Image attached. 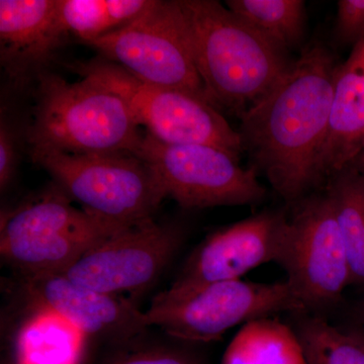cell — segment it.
<instances>
[{"mask_svg": "<svg viewBox=\"0 0 364 364\" xmlns=\"http://www.w3.org/2000/svg\"><path fill=\"white\" fill-rule=\"evenodd\" d=\"M336 69L324 45L309 46L267 97L240 117L243 149L287 203L322 186L318 159Z\"/></svg>", "mask_w": 364, "mask_h": 364, "instance_id": "1", "label": "cell"}, {"mask_svg": "<svg viewBox=\"0 0 364 364\" xmlns=\"http://www.w3.org/2000/svg\"><path fill=\"white\" fill-rule=\"evenodd\" d=\"M208 102L239 119L293 65L289 50L215 0H179Z\"/></svg>", "mask_w": 364, "mask_h": 364, "instance_id": "2", "label": "cell"}, {"mask_svg": "<svg viewBox=\"0 0 364 364\" xmlns=\"http://www.w3.org/2000/svg\"><path fill=\"white\" fill-rule=\"evenodd\" d=\"M37 81V105L26 134L30 147L72 154H136L143 136L121 95L90 78L68 82L44 72Z\"/></svg>", "mask_w": 364, "mask_h": 364, "instance_id": "3", "label": "cell"}, {"mask_svg": "<svg viewBox=\"0 0 364 364\" xmlns=\"http://www.w3.org/2000/svg\"><path fill=\"white\" fill-rule=\"evenodd\" d=\"M30 154L85 213L109 224L153 219L167 196L156 173L134 154H72L38 146Z\"/></svg>", "mask_w": 364, "mask_h": 364, "instance_id": "4", "label": "cell"}, {"mask_svg": "<svg viewBox=\"0 0 364 364\" xmlns=\"http://www.w3.org/2000/svg\"><path fill=\"white\" fill-rule=\"evenodd\" d=\"M73 69L82 78L92 79L121 95L139 127L159 142L213 146L237 158L243 152L239 132L205 98L148 85L105 59L76 64Z\"/></svg>", "mask_w": 364, "mask_h": 364, "instance_id": "5", "label": "cell"}, {"mask_svg": "<svg viewBox=\"0 0 364 364\" xmlns=\"http://www.w3.org/2000/svg\"><path fill=\"white\" fill-rule=\"evenodd\" d=\"M284 312H306L287 282L237 279L178 296L162 291L142 313V321L146 328L159 327L176 338L208 342L221 338L235 326Z\"/></svg>", "mask_w": 364, "mask_h": 364, "instance_id": "6", "label": "cell"}, {"mask_svg": "<svg viewBox=\"0 0 364 364\" xmlns=\"http://www.w3.org/2000/svg\"><path fill=\"white\" fill-rule=\"evenodd\" d=\"M85 45L143 82L208 100L179 0H152L135 21Z\"/></svg>", "mask_w": 364, "mask_h": 364, "instance_id": "7", "label": "cell"}, {"mask_svg": "<svg viewBox=\"0 0 364 364\" xmlns=\"http://www.w3.org/2000/svg\"><path fill=\"white\" fill-rule=\"evenodd\" d=\"M135 155L156 173L167 196L184 208L252 205L267 195L257 170L243 168L239 158L220 148L169 145L145 134Z\"/></svg>", "mask_w": 364, "mask_h": 364, "instance_id": "8", "label": "cell"}, {"mask_svg": "<svg viewBox=\"0 0 364 364\" xmlns=\"http://www.w3.org/2000/svg\"><path fill=\"white\" fill-rule=\"evenodd\" d=\"M294 205L277 263L306 311L327 308L338 301L351 282L334 208L326 193L308 196Z\"/></svg>", "mask_w": 364, "mask_h": 364, "instance_id": "9", "label": "cell"}, {"mask_svg": "<svg viewBox=\"0 0 364 364\" xmlns=\"http://www.w3.org/2000/svg\"><path fill=\"white\" fill-rule=\"evenodd\" d=\"M181 241L176 227L147 220L105 237L60 273L98 293L140 294L156 282Z\"/></svg>", "mask_w": 364, "mask_h": 364, "instance_id": "10", "label": "cell"}, {"mask_svg": "<svg viewBox=\"0 0 364 364\" xmlns=\"http://www.w3.org/2000/svg\"><path fill=\"white\" fill-rule=\"evenodd\" d=\"M287 225L284 213L262 212L210 234L163 293L178 296L208 284L241 279L254 268L279 262Z\"/></svg>", "mask_w": 364, "mask_h": 364, "instance_id": "11", "label": "cell"}, {"mask_svg": "<svg viewBox=\"0 0 364 364\" xmlns=\"http://www.w3.org/2000/svg\"><path fill=\"white\" fill-rule=\"evenodd\" d=\"M23 280L33 309L56 314L85 336L116 334L127 337L146 329L143 312L123 296L78 286L62 273L32 275Z\"/></svg>", "mask_w": 364, "mask_h": 364, "instance_id": "12", "label": "cell"}, {"mask_svg": "<svg viewBox=\"0 0 364 364\" xmlns=\"http://www.w3.org/2000/svg\"><path fill=\"white\" fill-rule=\"evenodd\" d=\"M68 37L57 0L0 1V61L18 85L37 80Z\"/></svg>", "mask_w": 364, "mask_h": 364, "instance_id": "13", "label": "cell"}, {"mask_svg": "<svg viewBox=\"0 0 364 364\" xmlns=\"http://www.w3.org/2000/svg\"><path fill=\"white\" fill-rule=\"evenodd\" d=\"M363 145L364 39L335 73L327 136L318 159L321 183L351 167Z\"/></svg>", "mask_w": 364, "mask_h": 364, "instance_id": "14", "label": "cell"}, {"mask_svg": "<svg viewBox=\"0 0 364 364\" xmlns=\"http://www.w3.org/2000/svg\"><path fill=\"white\" fill-rule=\"evenodd\" d=\"M122 228L78 210L56 186L2 215L0 240L65 233L109 235Z\"/></svg>", "mask_w": 364, "mask_h": 364, "instance_id": "15", "label": "cell"}, {"mask_svg": "<svg viewBox=\"0 0 364 364\" xmlns=\"http://www.w3.org/2000/svg\"><path fill=\"white\" fill-rule=\"evenodd\" d=\"M85 337L56 314L33 309L16 334L18 364H79Z\"/></svg>", "mask_w": 364, "mask_h": 364, "instance_id": "16", "label": "cell"}, {"mask_svg": "<svg viewBox=\"0 0 364 364\" xmlns=\"http://www.w3.org/2000/svg\"><path fill=\"white\" fill-rule=\"evenodd\" d=\"M109 235L65 233L1 240L0 252L23 277L60 273Z\"/></svg>", "mask_w": 364, "mask_h": 364, "instance_id": "17", "label": "cell"}, {"mask_svg": "<svg viewBox=\"0 0 364 364\" xmlns=\"http://www.w3.org/2000/svg\"><path fill=\"white\" fill-rule=\"evenodd\" d=\"M222 364H308L296 331L277 318H256L242 326Z\"/></svg>", "mask_w": 364, "mask_h": 364, "instance_id": "18", "label": "cell"}, {"mask_svg": "<svg viewBox=\"0 0 364 364\" xmlns=\"http://www.w3.org/2000/svg\"><path fill=\"white\" fill-rule=\"evenodd\" d=\"M343 237L350 267V284L364 287V173L352 167L326 182Z\"/></svg>", "mask_w": 364, "mask_h": 364, "instance_id": "19", "label": "cell"}, {"mask_svg": "<svg viewBox=\"0 0 364 364\" xmlns=\"http://www.w3.org/2000/svg\"><path fill=\"white\" fill-rule=\"evenodd\" d=\"M152 0H57L67 35L82 44L124 28L141 16Z\"/></svg>", "mask_w": 364, "mask_h": 364, "instance_id": "20", "label": "cell"}, {"mask_svg": "<svg viewBox=\"0 0 364 364\" xmlns=\"http://www.w3.org/2000/svg\"><path fill=\"white\" fill-rule=\"evenodd\" d=\"M225 6L287 50L301 44L305 36L303 0H227Z\"/></svg>", "mask_w": 364, "mask_h": 364, "instance_id": "21", "label": "cell"}, {"mask_svg": "<svg viewBox=\"0 0 364 364\" xmlns=\"http://www.w3.org/2000/svg\"><path fill=\"white\" fill-rule=\"evenodd\" d=\"M294 331L308 364H364L361 331H346L318 317L301 318Z\"/></svg>", "mask_w": 364, "mask_h": 364, "instance_id": "22", "label": "cell"}, {"mask_svg": "<svg viewBox=\"0 0 364 364\" xmlns=\"http://www.w3.org/2000/svg\"><path fill=\"white\" fill-rule=\"evenodd\" d=\"M335 37L342 44L356 45L364 39V0L338 1Z\"/></svg>", "mask_w": 364, "mask_h": 364, "instance_id": "23", "label": "cell"}, {"mask_svg": "<svg viewBox=\"0 0 364 364\" xmlns=\"http://www.w3.org/2000/svg\"><path fill=\"white\" fill-rule=\"evenodd\" d=\"M18 136L11 124L1 116L0 123V186L4 191L11 183L18 166Z\"/></svg>", "mask_w": 364, "mask_h": 364, "instance_id": "24", "label": "cell"}, {"mask_svg": "<svg viewBox=\"0 0 364 364\" xmlns=\"http://www.w3.org/2000/svg\"><path fill=\"white\" fill-rule=\"evenodd\" d=\"M117 364H193L188 358L174 352H143L129 356Z\"/></svg>", "mask_w": 364, "mask_h": 364, "instance_id": "25", "label": "cell"}, {"mask_svg": "<svg viewBox=\"0 0 364 364\" xmlns=\"http://www.w3.org/2000/svg\"><path fill=\"white\" fill-rule=\"evenodd\" d=\"M359 316H360V322H361V324H363V331H361V332H363L364 334V303H363V305L361 306L360 313H359Z\"/></svg>", "mask_w": 364, "mask_h": 364, "instance_id": "26", "label": "cell"}, {"mask_svg": "<svg viewBox=\"0 0 364 364\" xmlns=\"http://www.w3.org/2000/svg\"><path fill=\"white\" fill-rule=\"evenodd\" d=\"M361 163H363V165L364 167V145H363V153H361Z\"/></svg>", "mask_w": 364, "mask_h": 364, "instance_id": "27", "label": "cell"}]
</instances>
